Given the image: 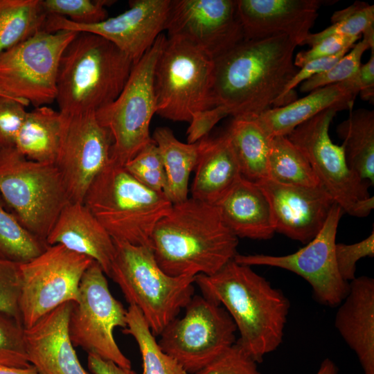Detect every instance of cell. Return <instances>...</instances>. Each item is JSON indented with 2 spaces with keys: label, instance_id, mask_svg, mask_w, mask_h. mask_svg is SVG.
<instances>
[{
  "label": "cell",
  "instance_id": "cell-1",
  "mask_svg": "<svg viewBox=\"0 0 374 374\" xmlns=\"http://www.w3.org/2000/svg\"><path fill=\"white\" fill-rule=\"evenodd\" d=\"M296 46L284 35L244 39L214 59L212 107L247 119L272 108L299 70L294 62Z\"/></svg>",
  "mask_w": 374,
  "mask_h": 374
},
{
  "label": "cell",
  "instance_id": "cell-2",
  "mask_svg": "<svg viewBox=\"0 0 374 374\" xmlns=\"http://www.w3.org/2000/svg\"><path fill=\"white\" fill-rule=\"evenodd\" d=\"M195 283L225 308L240 333L235 343L257 363L281 344L289 300L250 266L232 260L213 275L195 276Z\"/></svg>",
  "mask_w": 374,
  "mask_h": 374
},
{
  "label": "cell",
  "instance_id": "cell-3",
  "mask_svg": "<svg viewBox=\"0 0 374 374\" xmlns=\"http://www.w3.org/2000/svg\"><path fill=\"white\" fill-rule=\"evenodd\" d=\"M151 244L157 264L167 274L210 276L234 259L238 238L216 206L190 197L172 204L156 224Z\"/></svg>",
  "mask_w": 374,
  "mask_h": 374
},
{
  "label": "cell",
  "instance_id": "cell-4",
  "mask_svg": "<svg viewBox=\"0 0 374 374\" xmlns=\"http://www.w3.org/2000/svg\"><path fill=\"white\" fill-rule=\"evenodd\" d=\"M133 66L109 41L78 32L60 61L55 99L59 111L68 115L96 112L109 105L121 93Z\"/></svg>",
  "mask_w": 374,
  "mask_h": 374
},
{
  "label": "cell",
  "instance_id": "cell-5",
  "mask_svg": "<svg viewBox=\"0 0 374 374\" xmlns=\"http://www.w3.org/2000/svg\"><path fill=\"white\" fill-rule=\"evenodd\" d=\"M83 203L114 240L151 249L153 230L172 206L164 193L145 187L112 159L93 180Z\"/></svg>",
  "mask_w": 374,
  "mask_h": 374
},
{
  "label": "cell",
  "instance_id": "cell-6",
  "mask_svg": "<svg viewBox=\"0 0 374 374\" xmlns=\"http://www.w3.org/2000/svg\"><path fill=\"white\" fill-rule=\"evenodd\" d=\"M114 243L109 277L130 305L140 310L154 336H159L194 296L195 276L167 274L149 247L117 240Z\"/></svg>",
  "mask_w": 374,
  "mask_h": 374
},
{
  "label": "cell",
  "instance_id": "cell-7",
  "mask_svg": "<svg viewBox=\"0 0 374 374\" xmlns=\"http://www.w3.org/2000/svg\"><path fill=\"white\" fill-rule=\"evenodd\" d=\"M0 195L19 222L46 243L70 202L55 164L28 159L15 147L0 149Z\"/></svg>",
  "mask_w": 374,
  "mask_h": 374
},
{
  "label": "cell",
  "instance_id": "cell-8",
  "mask_svg": "<svg viewBox=\"0 0 374 374\" xmlns=\"http://www.w3.org/2000/svg\"><path fill=\"white\" fill-rule=\"evenodd\" d=\"M213 70L214 59L204 51L166 37L154 70L156 114L190 123L196 114L212 108Z\"/></svg>",
  "mask_w": 374,
  "mask_h": 374
},
{
  "label": "cell",
  "instance_id": "cell-9",
  "mask_svg": "<svg viewBox=\"0 0 374 374\" xmlns=\"http://www.w3.org/2000/svg\"><path fill=\"white\" fill-rule=\"evenodd\" d=\"M166 37L161 34L133 66L119 96L96 112L100 123L111 134V159L124 165L152 141L150 124L157 113L154 70Z\"/></svg>",
  "mask_w": 374,
  "mask_h": 374
},
{
  "label": "cell",
  "instance_id": "cell-10",
  "mask_svg": "<svg viewBox=\"0 0 374 374\" xmlns=\"http://www.w3.org/2000/svg\"><path fill=\"white\" fill-rule=\"evenodd\" d=\"M338 111L327 109L296 127L288 139L305 155L320 184L344 213L366 217L374 208L369 183L348 166L342 146L335 144L329 127Z\"/></svg>",
  "mask_w": 374,
  "mask_h": 374
},
{
  "label": "cell",
  "instance_id": "cell-11",
  "mask_svg": "<svg viewBox=\"0 0 374 374\" xmlns=\"http://www.w3.org/2000/svg\"><path fill=\"white\" fill-rule=\"evenodd\" d=\"M236 326L224 307L194 295L181 318L170 322L158 344L188 374L206 367L236 342Z\"/></svg>",
  "mask_w": 374,
  "mask_h": 374
},
{
  "label": "cell",
  "instance_id": "cell-12",
  "mask_svg": "<svg viewBox=\"0 0 374 374\" xmlns=\"http://www.w3.org/2000/svg\"><path fill=\"white\" fill-rule=\"evenodd\" d=\"M78 33L42 30L3 53L0 55V89L35 107L54 102L62 55Z\"/></svg>",
  "mask_w": 374,
  "mask_h": 374
},
{
  "label": "cell",
  "instance_id": "cell-13",
  "mask_svg": "<svg viewBox=\"0 0 374 374\" xmlns=\"http://www.w3.org/2000/svg\"><path fill=\"white\" fill-rule=\"evenodd\" d=\"M126 315L127 310L112 296L104 271L93 260L80 280L78 301L72 302L68 332L73 345L132 368L114 337L116 328H126Z\"/></svg>",
  "mask_w": 374,
  "mask_h": 374
},
{
  "label": "cell",
  "instance_id": "cell-14",
  "mask_svg": "<svg viewBox=\"0 0 374 374\" xmlns=\"http://www.w3.org/2000/svg\"><path fill=\"white\" fill-rule=\"evenodd\" d=\"M93 261L61 244H54L20 265L19 312L24 329L62 304L78 301L80 280Z\"/></svg>",
  "mask_w": 374,
  "mask_h": 374
},
{
  "label": "cell",
  "instance_id": "cell-15",
  "mask_svg": "<svg viewBox=\"0 0 374 374\" xmlns=\"http://www.w3.org/2000/svg\"><path fill=\"white\" fill-rule=\"evenodd\" d=\"M343 209L335 203L319 232L297 251L285 256L237 254L240 264L264 265L286 269L304 278L321 304L338 306L347 295L349 283L340 276L335 261L336 235Z\"/></svg>",
  "mask_w": 374,
  "mask_h": 374
},
{
  "label": "cell",
  "instance_id": "cell-16",
  "mask_svg": "<svg viewBox=\"0 0 374 374\" xmlns=\"http://www.w3.org/2000/svg\"><path fill=\"white\" fill-rule=\"evenodd\" d=\"M63 114L55 165L62 175L70 202L83 203L93 180L111 161L112 138L98 121L95 112Z\"/></svg>",
  "mask_w": 374,
  "mask_h": 374
},
{
  "label": "cell",
  "instance_id": "cell-17",
  "mask_svg": "<svg viewBox=\"0 0 374 374\" xmlns=\"http://www.w3.org/2000/svg\"><path fill=\"white\" fill-rule=\"evenodd\" d=\"M165 30L213 59L244 40L236 0H171Z\"/></svg>",
  "mask_w": 374,
  "mask_h": 374
},
{
  "label": "cell",
  "instance_id": "cell-18",
  "mask_svg": "<svg viewBox=\"0 0 374 374\" xmlns=\"http://www.w3.org/2000/svg\"><path fill=\"white\" fill-rule=\"evenodd\" d=\"M171 0H131L129 8L96 24L79 25L57 15L47 16L44 30L87 32L114 44L136 64L165 30Z\"/></svg>",
  "mask_w": 374,
  "mask_h": 374
},
{
  "label": "cell",
  "instance_id": "cell-19",
  "mask_svg": "<svg viewBox=\"0 0 374 374\" xmlns=\"http://www.w3.org/2000/svg\"><path fill=\"white\" fill-rule=\"evenodd\" d=\"M258 184L269 200L276 232L303 244L319 232L336 203L321 185H287L269 179Z\"/></svg>",
  "mask_w": 374,
  "mask_h": 374
},
{
  "label": "cell",
  "instance_id": "cell-20",
  "mask_svg": "<svg viewBox=\"0 0 374 374\" xmlns=\"http://www.w3.org/2000/svg\"><path fill=\"white\" fill-rule=\"evenodd\" d=\"M244 39L284 35L303 46L323 1L321 0H236Z\"/></svg>",
  "mask_w": 374,
  "mask_h": 374
},
{
  "label": "cell",
  "instance_id": "cell-21",
  "mask_svg": "<svg viewBox=\"0 0 374 374\" xmlns=\"http://www.w3.org/2000/svg\"><path fill=\"white\" fill-rule=\"evenodd\" d=\"M72 302L24 329L28 361L39 374H92L80 364L68 332Z\"/></svg>",
  "mask_w": 374,
  "mask_h": 374
},
{
  "label": "cell",
  "instance_id": "cell-22",
  "mask_svg": "<svg viewBox=\"0 0 374 374\" xmlns=\"http://www.w3.org/2000/svg\"><path fill=\"white\" fill-rule=\"evenodd\" d=\"M46 243L61 244L91 258L109 277L115 252L114 240L84 203L66 204L48 234Z\"/></svg>",
  "mask_w": 374,
  "mask_h": 374
},
{
  "label": "cell",
  "instance_id": "cell-23",
  "mask_svg": "<svg viewBox=\"0 0 374 374\" xmlns=\"http://www.w3.org/2000/svg\"><path fill=\"white\" fill-rule=\"evenodd\" d=\"M359 93L357 73L341 82L318 88L303 98L272 107L253 120L270 138L287 136L299 125L327 109H351Z\"/></svg>",
  "mask_w": 374,
  "mask_h": 374
},
{
  "label": "cell",
  "instance_id": "cell-24",
  "mask_svg": "<svg viewBox=\"0 0 374 374\" xmlns=\"http://www.w3.org/2000/svg\"><path fill=\"white\" fill-rule=\"evenodd\" d=\"M335 326L357 356L364 374H374V280L362 276L349 282Z\"/></svg>",
  "mask_w": 374,
  "mask_h": 374
},
{
  "label": "cell",
  "instance_id": "cell-25",
  "mask_svg": "<svg viewBox=\"0 0 374 374\" xmlns=\"http://www.w3.org/2000/svg\"><path fill=\"white\" fill-rule=\"evenodd\" d=\"M215 206L238 238L268 240L276 232L266 195L258 184L242 177Z\"/></svg>",
  "mask_w": 374,
  "mask_h": 374
},
{
  "label": "cell",
  "instance_id": "cell-26",
  "mask_svg": "<svg viewBox=\"0 0 374 374\" xmlns=\"http://www.w3.org/2000/svg\"><path fill=\"white\" fill-rule=\"evenodd\" d=\"M191 197L215 205L242 177L230 137L224 134L199 141Z\"/></svg>",
  "mask_w": 374,
  "mask_h": 374
},
{
  "label": "cell",
  "instance_id": "cell-27",
  "mask_svg": "<svg viewBox=\"0 0 374 374\" xmlns=\"http://www.w3.org/2000/svg\"><path fill=\"white\" fill-rule=\"evenodd\" d=\"M64 121V114L48 106L28 112L17 134L15 148L28 159L55 164Z\"/></svg>",
  "mask_w": 374,
  "mask_h": 374
},
{
  "label": "cell",
  "instance_id": "cell-28",
  "mask_svg": "<svg viewBox=\"0 0 374 374\" xmlns=\"http://www.w3.org/2000/svg\"><path fill=\"white\" fill-rule=\"evenodd\" d=\"M152 139L157 144L164 166L167 185L164 194L176 204L188 199V181L199 153V141L185 143L179 141L168 127H157Z\"/></svg>",
  "mask_w": 374,
  "mask_h": 374
},
{
  "label": "cell",
  "instance_id": "cell-29",
  "mask_svg": "<svg viewBox=\"0 0 374 374\" xmlns=\"http://www.w3.org/2000/svg\"><path fill=\"white\" fill-rule=\"evenodd\" d=\"M349 168L362 180L374 184V112L358 109L337 127Z\"/></svg>",
  "mask_w": 374,
  "mask_h": 374
},
{
  "label": "cell",
  "instance_id": "cell-30",
  "mask_svg": "<svg viewBox=\"0 0 374 374\" xmlns=\"http://www.w3.org/2000/svg\"><path fill=\"white\" fill-rule=\"evenodd\" d=\"M226 132L243 178L260 183L269 179L271 139L253 119L233 118Z\"/></svg>",
  "mask_w": 374,
  "mask_h": 374
},
{
  "label": "cell",
  "instance_id": "cell-31",
  "mask_svg": "<svg viewBox=\"0 0 374 374\" xmlns=\"http://www.w3.org/2000/svg\"><path fill=\"white\" fill-rule=\"evenodd\" d=\"M40 0H0V55L44 30Z\"/></svg>",
  "mask_w": 374,
  "mask_h": 374
},
{
  "label": "cell",
  "instance_id": "cell-32",
  "mask_svg": "<svg viewBox=\"0 0 374 374\" xmlns=\"http://www.w3.org/2000/svg\"><path fill=\"white\" fill-rule=\"evenodd\" d=\"M269 179L283 184L321 185L309 161L287 136L271 138L268 160Z\"/></svg>",
  "mask_w": 374,
  "mask_h": 374
},
{
  "label": "cell",
  "instance_id": "cell-33",
  "mask_svg": "<svg viewBox=\"0 0 374 374\" xmlns=\"http://www.w3.org/2000/svg\"><path fill=\"white\" fill-rule=\"evenodd\" d=\"M127 326L123 333L136 341L142 359V374H188L173 358L159 347L140 310L129 305L126 315Z\"/></svg>",
  "mask_w": 374,
  "mask_h": 374
},
{
  "label": "cell",
  "instance_id": "cell-34",
  "mask_svg": "<svg viewBox=\"0 0 374 374\" xmlns=\"http://www.w3.org/2000/svg\"><path fill=\"white\" fill-rule=\"evenodd\" d=\"M48 246L19 222L0 195V260L24 264L41 254Z\"/></svg>",
  "mask_w": 374,
  "mask_h": 374
},
{
  "label": "cell",
  "instance_id": "cell-35",
  "mask_svg": "<svg viewBox=\"0 0 374 374\" xmlns=\"http://www.w3.org/2000/svg\"><path fill=\"white\" fill-rule=\"evenodd\" d=\"M332 25L317 33H310L303 45L311 46L330 35L359 36L374 44V6L355 1L336 11L331 17Z\"/></svg>",
  "mask_w": 374,
  "mask_h": 374
},
{
  "label": "cell",
  "instance_id": "cell-36",
  "mask_svg": "<svg viewBox=\"0 0 374 374\" xmlns=\"http://www.w3.org/2000/svg\"><path fill=\"white\" fill-rule=\"evenodd\" d=\"M114 2L109 0H40L47 15L63 17L79 25L93 24L106 19L105 7Z\"/></svg>",
  "mask_w": 374,
  "mask_h": 374
},
{
  "label": "cell",
  "instance_id": "cell-37",
  "mask_svg": "<svg viewBox=\"0 0 374 374\" xmlns=\"http://www.w3.org/2000/svg\"><path fill=\"white\" fill-rule=\"evenodd\" d=\"M123 166L145 187L164 193L167 185L166 175L159 148L154 140Z\"/></svg>",
  "mask_w": 374,
  "mask_h": 374
},
{
  "label": "cell",
  "instance_id": "cell-38",
  "mask_svg": "<svg viewBox=\"0 0 374 374\" xmlns=\"http://www.w3.org/2000/svg\"><path fill=\"white\" fill-rule=\"evenodd\" d=\"M368 48L374 49V44L362 37L353 45L348 53H346L330 69L303 82L300 91L302 93L311 92L318 88L350 78L357 73L362 55Z\"/></svg>",
  "mask_w": 374,
  "mask_h": 374
},
{
  "label": "cell",
  "instance_id": "cell-39",
  "mask_svg": "<svg viewBox=\"0 0 374 374\" xmlns=\"http://www.w3.org/2000/svg\"><path fill=\"white\" fill-rule=\"evenodd\" d=\"M0 366L25 368L30 366L20 320L0 312Z\"/></svg>",
  "mask_w": 374,
  "mask_h": 374
},
{
  "label": "cell",
  "instance_id": "cell-40",
  "mask_svg": "<svg viewBox=\"0 0 374 374\" xmlns=\"http://www.w3.org/2000/svg\"><path fill=\"white\" fill-rule=\"evenodd\" d=\"M194 374H262L257 362L236 343Z\"/></svg>",
  "mask_w": 374,
  "mask_h": 374
},
{
  "label": "cell",
  "instance_id": "cell-41",
  "mask_svg": "<svg viewBox=\"0 0 374 374\" xmlns=\"http://www.w3.org/2000/svg\"><path fill=\"white\" fill-rule=\"evenodd\" d=\"M28 104L0 96V149L13 148L24 121Z\"/></svg>",
  "mask_w": 374,
  "mask_h": 374
},
{
  "label": "cell",
  "instance_id": "cell-42",
  "mask_svg": "<svg viewBox=\"0 0 374 374\" xmlns=\"http://www.w3.org/2000/svg\"><path fill=\"white\" fill-rule=\"evenodd\" d=\"M335 253L338 272L344 280L349 283L356 278L357 261L364 257L374 256V231L356 243H336Z\"/></svg>",
  "mask_w": 374,
  "mask_h": 374
},
{
  "label": "cell",
  "instance_id": "cell-43",
  "mask_svg": "<svg viewBox=\"0 0 374 374\" xmlns=\"http://www.w3.org/2000/svg\"><path fill=\"white\" fill-rule=\"evenodd\" d=\"M20 290V265L0 260V312L21 321L19 312Z\"/></svg>",
  "mask_w": 374,
  "mask_h": 374
},
{
  "label": "cell",
  "instance_id": "cell-44",
  "mask_svg": "<svg viewBox=\"0 0 374 374\" xmlns=\"http://www.w3.org/2000/svg\"><path fill=\"white\" fill-rule=\"evenodd\" d=\"M361 37L344 35L328 36L311 46L309 50L298 53L294 58V65L299 69L312 60L330 57L343 51H348Z\"/></svg>",
  "mask_w": 374,
  "mask_h": 374
},
{
  "label": "cell",
  "instance_id": "cell-45",
  "mask_svg": "<svg viewBox=\"0 0 374 374\" xmlns=\"http://www.w3.org/2000/svg\"><path fill=\"white\" fill-rule=\"evenodd\" d=\"M227 116L226 110L220 106L208 109L196 114L189 123L190 125L187 130V143H193L208 136L213 127Z\"/></svg>",
  "mask_w": 374,
  "mask_h": 374
},
{
  "label": "cell",
  "instance_id": "cell-46",
  "mask_svg": "<svg viewBox=\"0 0 374 374\" xmlns=\"http://www.w3.org/2000/svg\"><path fill=\"white\" fill-rule=\"evenodd\" d=\"M371 55L368 61L361 64L357 71L361 98L369 102L374 98V49H371Z\"/></svg>",
  "mask_w": 374,
  "mask_h": 374
},
{
  "label": "cell",
  "instance_id": "cell-47",
  "mask_svg": "<svg viewBox=\"0 0 374 374\" xmlns=\"http://www.w3.org/2000/svg\"><path fill=\"white\" fill-rule=\"evenodd\" d=\"M87 366L92 374H136L132 368H124L95 354L89 353Z\"/></svg>",
  "mask_w": 374,
  "mask_h": 374
},
{
  "label": "cell",
  "instance_id": "cell-48",
  "mask_svg": "<svg viewBox=\"0 0 374 374\" xmlns=\"http://www.w3.org/2000/svg\"><path fill=\"white\" fill-rule=\"evenodd\" d=\"M0 374H39L32 365L21 368L7 366H0Z\"/></svg>",
  "mask_w": 374,
  "mask_h": 374
},
{
  "label": "cell",
  "instance_id": "cell-49",
  "mask_svg": "<svg viewBox=\"0 0 374 374\" xmlns=\"http://www.w3.org/2000/svg\"><path fill=\"white\" fill-rule=\"evenodd\" d=\"M337 368L330 359H325L321 364L317 374H337Z\"/></svg>",
  "mask_w": 374,
  "mask_h": 374
},
{
  "label": "cell",
  "instance_id": "cell-50",
  "mask_svg": "<svg viewBox=\"0 0 374 374\" xmlns=\"http://www.w3.org/2000/svg\"><path fill=\"white\" fill-rule=\"evenodd\" d=\"M0 96H6V97H9V98H12V97H11V96H10L9 95H8L7 93H6L5 92H3V91L2 90H1V89H0ZM17 100H18V99H17ZM21 101H22V100H21ZM23 102H24V101H23ZM25 103H26V102H25ZM28 105H29V104H28Z\"/></svg>",
  "mask_w": 374,
  "mask_h": 374
}]
</instances>
